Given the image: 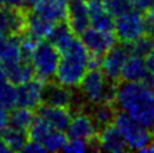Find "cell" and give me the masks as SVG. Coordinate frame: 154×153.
Instances as JSON below:
<instances>
[{"mask_svg": "<svg viewBox=\"0 0 154 153\" xmlns=\"http://www.w3.org/2000/svg\"><path fill=\"white\" fill-rule=\"evenodd\" d=\"M113 102L120 112L154 129V86L150 82H122L115 88Z\"/></svg>", "mask_w": 154, "mask_h": 153, "instance_id": "6da1fadb", "label": "cell"}, {"mask_svg": "<svg viewBox=\"0 0 154 153\" xmlns=\"http://www.w3.org/2000/svg\"><path fill=\"white\" fill-rule=\"evenodd\" d=\"M91 55L78 37L68 47L60 51L57 69L55 73L56 83L69 88L79 87L82 79L89 70Z\"/></svg>", "mask_w": 154, "mask_h": 153, "instance_id": "7a4b0ae2", "label": "cell"}, {"mask_svg": "<svg viewBox=\"0 0 154 153\" xmlns=\"http://www.w3.org/2000/svg\"><path fill=\"white\" fill-rule=\"evenodd\" d=\"M0 64L7 78L15 86L35 76L28 55L22 46L20 37L18 35L8 36L5 46L0 54Z\"/></svg>", "mask_w": 154, "mask_h": 153, "instance_id": "3957f363", "label": "cell"}, {"mask_svg": "<svg viewBox=\"0 0 154 153\" xmlns=\"http://www.w3.org/2000/svg\"><path fill=\"white\" fill-rule=\"evenodd\" d=\"M80 92L91 105H100L113 101L115 88L112 80L108 79L101 68H91L80 82Z\"/></svg>", "mask_w": 154, "mask_h": 153, "instance_id": "277c9868", "label": "cell"}, {"mask_svg": "<svg viewBox=\"0 0 154 153\" xmlns=\"http://www.w3.org/2000/svg\"><path fill=\"white\" fill-rule=\"evenodd\" d=\"M35 76L46 82L55 78L60 52L50 41L43 40L36 42L28 55Z\"/></svg>", "mask_w": 154, "mask_h": 153, "instance_id": "5b68a950", "label": "cell"}, {"mask_svg": "<svg viewBox=\"0 0 154 153\" xmlns=\"http://www.w3.org/2000/svg\"><path fill=\"white\" fill-rule=\"evenodd\" d=\"M113 124L120 130L126 145H128V149L141 152L154 142L152 129L137 123L136 120L131 119L124 112H119L115 115Z\"/></svg>", "mask_w": 154, "mask_h": 153, "instance_id": "8992f818", "label": "cell"}, {"mask_svg": "<svg viewBox=\"0 0 154 153\" xmlns=\"http://www.w3.org/2000/svg\"><path fill=\"white\" fill-rule=\"evenodd\" d=\"M113 31L117 40L122 43H131L139 40L148 33L145 15L141 10L131 8L128 12L115 17Z\"/></svg>", "mask_w": 154, "mask_h": 153, "instance_id": "52a82bcc", "label": "cell"}, {"mask_svg": "<svg viewBox=\"0 0 154 153\" xmlns=\"http://www.w3.org/2000/svg\"><path fill=\"white\" fill-rule=\"evenodd\" d=\"M27 134H28V139L40 143L46 152L63 151L68 139L65 132L52 128L51 125L43 121L37 115L35 116L31 126L27 130Z\"/></svg>", "mask_w": 154, "mask_h": 153, "instance_id": "ba28073f", "label": "cell"}, {"mask_svg": "<svg viewBox=\"0 0 154 153\" xmlns=\"http://www.w3.org/2000/svg\"><path fill=\"white\" fill-rule=\"evenodd\" d=\"M80 40L91 55L103 56L112 46L116 45L117 37L115 31H103L88 27L80 35Z\"/></svg>", "mask_w": 154, "mask_h": 153, "instance_id": "9c48e42d", "label": "cell"}, {"mask_svg": "<svg viewBox=\"0 0 154 153\" xmlns=\"http://www.w3.org/2000/svg\"><path fill=\"white\" fill-rule=\"evenodd\" d=\"M98 130L100 129L91 116V114L78 112L75 115H71L65 133L70 139H82L94 144Z\"/></svg>", "mask_w": 154, "mask_h": 153, "instance_id": "30bf717a", "label": "cell"}, {"mask_svg": "<svg viewBox=\"0 0 154 153\" xmlns=\"http://www.w3.org/2000/svg\"><path fill=\"white\" fill-rule=\"evenodd\" d=\"M45 82L37 76L17 86V106L35 110L43 103Z\"/></svg>", "mask_w": 154, "mask_h": 153, "instance_id": "8fae6325", "label": "cell"}, {"mask_svg": "<svg viewBox=\"0 0 154 153\" xmlns=\"http://www.w3.org/2000/svg\"><path fill=\"white\" fill-rule=\"evenodd\" d=\"M130 54V48L128 43L115 45L102 56L101 70L106 74V76L111 80H117L121 78V72L124 69Z\"/></svg>", "mask_w": 154, "mask_h": 153, "instance_id": "7c38bea8", "label": "cell"}, {"mask_svg": "<svg viewBox=\"0 0 154 153\" xmlns=\"http://www.w3.org/2000/svg\"><path fill=\"white\" fill-rule=\"evenodd\" d=\"M69 0H37L32 5V13L50 23L57 24L66 20Z\"/></svg>", "mask_w": 154, "mask_h": 153, "instance_id": "4fadbf2b", "label": "cell"}, {"mask_svg": "<svg viewBox=\"0 0 154 153\" xmlns=\"http://www.w3.org/2000/svg\"><path fill=\"white\" fill-rule=\"evenodd\" d=\"M94 144L97 145L98 149L111 153H121L128 149V145H126L122 135L113 123L98 130Z\"/></svg>", "mask_w": 154, "mask_h": 153, "instance_id": "5bb4252c", "label": "cell"}, {"mask_svg": "<svg viewBox=\"0 0 154 153\" xmlns=\"http://www.w3.org/2000/svg\"><path fill=\"white\" fill-rule=\"evenodd\" d=\"M89 27L103 31H113V15L107 9L104 0H87Z\"/></svg>", "mask_w": 154, "mask_h": 153, "instance_id": "9a60e30c", "label": "cell"}, {"mask_svg": "<svg viewBox=\"0 0 154 153\" xmlns=\"http://www.w3.org/2000/svg\"><path fill=\"white\" fill-rule=\"evenodd\" d=\"M66 20L76 36H80L89 27V15L85 0H70Z\"/></svg>", "mask_w": 154, "mask_h": 153, "instance_id": "2e32d148", "label": "cell"}, {"mask_svg": "<svg viewBox=\"0 0 154 153\" xmlns=\"http://www.w3.org/2000/svg\"><path fill=\"white\" fill-rule=\"evenodd\" d=\"M146 56L130 50V54L124 65V69L121 72V79L124 82H139L146 80Z\"/></svg>", "mask_w": 154, "mask_h": 153, "instance_id": "e0dca14e", "label": "cell"}, {"mask_svg": "<svg viewBox=\"0 0 154 153\" xmlns=\"http://www.w3.org/2000/svg\"><path fill=\"white\" fill-rule=\"evenodd\" d=\"M24 22L26 15L20 9L0 5V31L7 36L19 35L24 30Z\"/></svg>", "mask_w": 154, "mask_h": 153, "instance_id": "ac0fdd59", "label": "cell"}, {"mask_svg": "<svg viewBox=\"0 0 154 153\" xmlns=\"http://www.w3.org/2000/svg\"><path fill=\"white\" fill-rule=\"evenodd\" d=\"M74 102V95L71 88L65 87L59 83L45 84V92H43V103L50 106L66 107L69 108Z\"/></svg>", "mask_w": 154, "mask_h": 153, "instance_id": "d6986e66", "label": "cell"}, {"mask_svg": "<svg viewBox=\"0 0 154 153\" xmlns=\"http://www.w3.org/2000/svg\"><path fill=\"white\" fill-rule=\"evenodd\" d=\"M37 116L41 117L43 121H46L48 125H51L52 128L65 132L68 128V124L70 121L71 114L69 112V108H66V107L43 105L41 107H38Z\"/></svg>", "mask_w": 154, "mask_h": 153, "instance_id": "ffe728a7", "label": "cell"}, {"mask_svg": "<svg viewBox=\"0 0 154 153\" xmlns=\"http://www.w3.org/2000/svg\"><path fill=\"white\" fill-rule=\"evenodd\" d=\"M55 27L54 23H50L41 17H38L35 13L29 12L26 15V22H24V30L26 36L31 37L35 41H43L47 40L50 36L52 28Z\"/></svg>", "mask_w": 154, "mask_h": 153, "instance_id": "44dd1931", "label": "cell"}, {"mask_svg": "<svg viewBox=\"0 0 154 153\" xmlns=\"http://www.w3.org/2000/svg\"><path fill=\"white\" fill-rule=\"evenodd\" d=\"M75 38H76V35L70 28V26L68 23H65V22H60V23L55 24L47 41H50L60 52L65 47H68Z\"/></svg>", "mask_w": 154, "mask_h": 153, "instance_id": "7402d4cb", "label": "cell"}, {"mask_svg": "<svg viewBox=\"0 0 154 153\" xmlns=\"http://www.w3.org/2000/svg\"><path fill=\"white\" fill-rule=\"evenodd\" d=\"M0 105L7 110L17 107V86L7 78L2 64H0Z\"/></svg>", "mask_w": 154, "mask_h": 153, "instance_id": "603a6c76", "label": "cell"}, {"mask_svg": "<svg viewBox=\"0 0 154 153\" xmlns=\"http://www.w3.org/2000/svg\"><path fill=\"white\" fill-rule=\"evenodd\" d=\"M0 136L5 142V144L8 145L10 152L23 151L27 140H28V134H27L26 130H20L17 128L9 126V125L2 132Z\"/></svg>", "mask_w": 154, "mask_h": 153, "instance_id": "cb8c5ba5", "label": "cell"}, {"mask_svg": "<svg viewBox=\"0 0 154 153\" xmlns=\"http://www.w3.org/2000/svg\"><path fill=\"white\" fill-rule=\"evenodd\" d=\"M36 115L33 114V110L31 108H26V107H14L12 108V111L9 112V120H8V125L13 128H17L20 130H28L31 126L32 121H33Z\"/></svg>", "mask_w": 154, "mask_h": 153, "instance_id": "d4e9b609", "label": "cell"}, {"mask_svg": "<svg viewBox=\"0 0 154 153\" xmlns=\"http://www.w3.org/2000/svg\"><path fill=\"white\" fill-rule=\"evenodd\" d=\"M115 110L111 105V102L108 103H100V105H94L93 111L91 114V116L94 120V123L97 124L98 129H101L106 125L113 123L115 119Z\"/></svg>", "mask_w": 154, "mask_h": 153, "instance_id": "484cf974", "label": "cell"}, {"mask_svg": "<svg viewBox=\"0 0 154 153\" xmlns=\"http://www.w3.org/2000/svg\"><path fill=\"white\" fill-rule=\"evenodd\" d=\"M104 4L109 10V13L113 15V18L134 8L130 0H104Z\"/></svg>", "mask_w": 154, "mask_h": 153, "instance_id": "4316f807", "label": "cell"}, {"mask_svg": "<svg viewBox=\"0 0 154 153\" xmlns=\"http://www.w3.org/2000/svg\"><path fill=\"white\" fill-rule=\"evenodd\" d=\"M92 147V143L82 139H66V143H65L63 151L65 152H71V153H82L85 152L87 149H89Z\"/></svg>", "mask_w": 154, "mask_h": 153, "instance_id": "83f0119b", "label": "cell"}, {"mask_svg": "<svg viewBox=\"0 0 154 153\" xmlns=\"http://www.w3.org/2000/svg\"><path fill=\"white\" fill-rule=\"evenodd\" d=\"M146 69H148L146 80L150 82V83L154 86V50H152L146 55Z\"/></svg>", "mask_w": 154, "mask_h": 153, "instance_id": "f1b7e54d", "label": "cell"}, {"mask_svg": "<svg viewBox=\"0 0 154 153\" xmlns=\"http://www.w3.org/2000/svg\"><path fill=\"white\" fill-rule=\"evenodd\" d=\"M145 14V22H146V31L148 33H150L152 36L154 35V4L150 8H148Z\"/></svg>", "mask_w": 154, "mask_h": 153, "instance_id": "f546056e", "label": "cell"}, {"mask_svg": "<svg viewBox=\"0 0 154 153\" xmlns=\"http://www.w3.org/2000/svg\"><path fill=\"white\" fill-rule=\"evenodd\" d=\"M23 151H26V152H37V153L46 152L45 148H43V147L40 143H37V142H35V140H31V139L27 140V143L24 145Z\"/></svg>", "mask_w": 154, "mask_h": 153, "instance_id": "4dcf8cb0", "label": "cell"}, {"mask_svg": "<svg viewBox=\"0 0 154 153\" xmlns=\"http://www.w3.org/2000/svg\"><path fill=\"white\" fill-rule=\"evenodd\" d=\"M135 9H139L141 12H145L148 8H150L154 4V0H130Z\"/></svg>", "mask_w": 154, "mask_h": 153, "instance_id": "1f68e13d", "label": "cell"}, {"mask_svg": "<svg viewBox=\"0 0 154 153\" xmlns=\"http://www.w3.org/2000/svg\"><path fill=\"white\" fill-rule=\"evenodd\" d=\"M0 5L8 8H15V9H22L23 7H26L24 0H0Z\"/></svg>", "mask_w": 154, "mask_h": 153, "instance_id": "d6a6232c", "label": "cell"}, {"mask_svg": "<svg viewBox=\"0 0 154 153\" xmlns=\"http://www.w3.org/2000/svg\"><path fill=\"white\" fill-rule=\"evenodd\" d=\"M9 110L0 105V134L8 126V120H9Z\"/></svg>", "mask_w": 154, "mask_h": 153, "instance_id": "836d02e7", "label": "cell"}, {"mask_svg": "<svg viewBox=\"0 0 154 153\" xmlns=\"http://www.w3.org/2000/svg\"><path fill=\"white\" fill-rule=\"evenodd\" d=\"M7 38H8V36L5 35L4 32L0 31V54H2L3 48H4V46H5V42H7Z\"/></svg>", "mask_w": 154, "mask_h": 153, "instance_id": "e575fe53", "label": "cell"}, {"mask_svg": "<svg viewBox=\"0 0 154 153\" xmlns=\"http://www.w3.org/2000/svg\"><path fill=\"white\" fill-rule=\"evenodd\" d=\"M36 2H37V0H24V4L28 5V7H32V5H33Z\"/></svg>", "mask_w": 154, "mask_h": 153, "instance_id": "d590c367", "label": "cell"}, {"mask_svg": "<svg viewBox=\"0 0 154 153\" xmlns=\"http://www.w3.org/2000/svg\"><path fill=\"white\" fill-rule=\"evenodd\" d=\"M150 41H152V47H153V50H154V35L152 36V38H150Z\"/></svg>", "mask_w": 154, "mask_h": 153, "instance_id": "8d00e7d4", "label": "cell"}]
</instances>
